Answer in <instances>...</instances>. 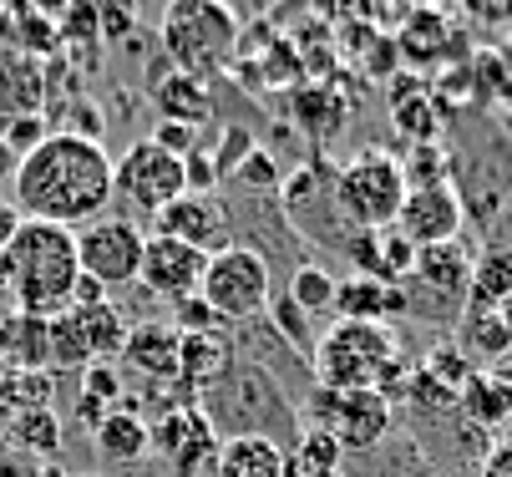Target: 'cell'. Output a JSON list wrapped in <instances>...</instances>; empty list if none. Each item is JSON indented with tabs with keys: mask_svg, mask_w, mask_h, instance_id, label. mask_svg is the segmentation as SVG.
<instances>
[{
	"mask_svg": "<svg viewBox=\"0 0 512 477\" xmlns=\"http://www.w3.org/2000/svg\"><path fill=\"white\" fill-rule=\"evenodd\" d=\"M11 203L21 219L61 224V229H87L92 219L107 214L112 203V158L92 138H71V132H51L41 148H31L16 168Z\"/></svg>",
	"mask_w": 512,
	"mask_h": 477,
	"instance_id": "cell-1",
	"label": "cell"
},
{
	"mask_svg": "<svg viewBox=\"0 0 512 477\" xmlns=\"http://www.w3.org/2000/svg\"><path fill=\"white\" fill-rule=\"evenodd\" d=\"M82 285V259H77V234L61 224L26 219L16 239L0 249V290L11 295V310L26 315H61L77 300Z\"/></svg>",
	"mask_w": 512,
	"mask_h": 477,
	"instance_id": "cell-2",
	"label": "cell"
},
{
	"mask_svg": "<svg viewBox=\"0 0 512 477\" xmlns=\"http://www.w3.org/2000/svg\"><path fill=\"white\" fill-rule=\"evenodd\" d=\"M198 412L213 427L218 442L229 437H269L279 447H289L305 432V417L295 396H289L264 366L254 361H234L213 386L198 391Z\"/></svg>",
	"mask_w": 512,
	"mask_h": 477,
	"instance_id": "cell-3",
	"label": "cell"
},
{
	"mask_svg": "<svg viewBox=\"0 0 512 477\" xmlns=\"http://www.w3.org/2000/svg\"><path fill=\"white\" fill-rule=\"evenodd\" d=\"M310 371H315V386L325 391H381L396 406L406 386V356H401L396 325L335 320L330 330H320Z\"/></svg>",
	"mask_w": 512,
	"mask_h": 477,
	"instance_id": "cell-4",
	"label": "cell"
},
{
	"mask_svg": "<svg viewBox=\"0 0 512 477\" xmlns=\"http://www.w3.org/2000/svg\"><path fill=\"white\" fill-rule=\"evenodd\" d=\"M239 41H244V26L229 0H168L163 51L173 61V72H183L193 82L224 77L239 56Z\"/></svg>",
	"mask_w": 512,
	"mask_h": 477,
	"instance_id": "cell-5",
	"label": "cell"
},
{
	"mask_svg": "<svg viewBox=\"0 0 512 477\" xmlns=\"http://www.w3.org/2000/svg\"><path fill=\"white\" fill-rule=\"evenodd\" d=\"M198 300L224 320L229 330L234 325H249V320H259L264 310H269V300H274V269H269V259L259 254V249H249V244H229V249H218V254H208V264H203V280H198Z\"/></svg>",
	"mask_w": 512,
	"mask_h": 477,
	"instance_id": "cell-6",
	"label": "cell"
},
{
	"mask_svg": "<svg viewBox=\"0 0 512 477\" xmlns=\"http://www.w3.org/2000/svg\"><path fill=\"white\" fill-rule=\"evenodd\" d=\"M401 203H406V173L401 158H391L386 148H365L335 173V209L350 229L365 234L396 229Z\"/></svg>",
	"mask_w": 512,
	"mask_h": 477,
	"instance_id": "cell-7",
	"label": "cell"
},
{
	"mask_svg": "<svg viewBox=\"0 0 512 477\" xmlns=\"http://www.w3.org/2000/svg\"><path fill=\"white\" fill-rule=\"evenodd\" d=\"M300 417H310V427L330 432L340 442V452H376L391 427H396V406L381 391H325L315 386L300 401Z\"/></svg>",
	"mask_w": 512,
	"mask_h": 477,
	"instance_id": "cell-8",
	"label": "cell"
},
{
	"mask_svg": "<svg viewBox=\"0 0 512 477\" xmlns=\"http://www.w3.org/2000/svg\"><path fill=\"white\" fill-rule=\"evenodd\" d=\"M188 193V158L158 148L153 138L132 143L122 158H112V198H122L137 214H163L173 198Z\"/></svg>",
	"mask_w": 512,
	"mask_h": 477,
	"instance_id": "cell-9",
	"label": "cell"
},
{
	"mask_svg": "<svg viewBox=\"0 0 512 477\" xmlns=\"http://www.w3.org/2000/svg\"><path fill=\"white\" fill-rule=\"evenodd\" d=\"M142 244H148V234H142L132 219H117V214L92 219L87 229H77L82 275L97 280L102 290H122V285H132V280H137V269H142Z\"/></svg>",
	"mask_w": 512,
	"mask_h": 477,
	"instance_id": "cell-10",
	"label": "cell"
},
{
	"mask_svg": "<svg viewBox=\"0 0 512 477\" xmlns=\"http://www.w3.org/2000/svg\"><path fill=\"white\" fill-rule=\"evenodd\" d=\"M396 51L401 66L411 77L426 72H447V66H462V31L452 11H436V6H411L401 31H396Z\"/></svg>",
	"mask_w": 512,
	"mask_h": 477,
	"instance_id": "cell-11",
	"label": "cell"
},
{
	"mask_svg": "<svg viewBox=\"0 0 512 477\" xmlns=\"http://www.w3.org/2000/svg\"><path fill=\"white\" fill-rule=\"evenodd\" d=\"M467 209L452 183H431V188H406V203L396 214V234L411 249H431V244H452L462 239Z\"/></svg>",
	"mask_w": 512,
	"mask_h": 477,
	"instance_id": "cell-12",
	"label": "cell"
},
{
	"mask_svg": "<svg viewBox=\"0 0 512 477\" xmlns=\"http://www.w3.org/2000/svg\"><path fill=\"white\" fill-rule=\"evenodd\" d=\"M158 234L178 239L198 254H218L234 244V214L218 193H183L158 214Z\"/></svg>",
	"mask_w": 512,
	"mask_h": 477,
	"instance_id": "cell-13",
	"label": "cell"
},
{
	"mask_svg": "<svg viewBox=\"0 0 512 477\" xmlns=\"http://www.w3.org/2000/svg\"><path fill=\"white\" fill-rule=\"evenodd\" d=\"M203 264L208 254L178 244V239H163V234H148V244H142V269H137V285L168 300V305H183L198 295V280H203Z\"/></svg>",
	"mask_w": 512,
	"mask_h": 477,
	"instance_id": "cell-14",
	"label": "cell"
},
{
	"mask_svg": "<svg viewBox=\"0 0 512 477\" xmlns=\"http://www.w3.org/2000/svg\"><path fill=\"white\" fill-rule=\"evenodd\" d=\"M178 346H183V330L173 320H142L127 330L117 371L132 376L137 386H168L178 381Z\"/></svg>",
	"mask_w": 512,
	"mask_h": 477,
	"instance_id": "cell-15",
	"label": "cell"
},
{
	"mask_svg": "<svg viewBox=\"0 0 512 477\" xmlns=\"http://www.w3.org/2000/svg\"><path fill=\"white\" fill-rule=\"evenodd\" d=\"M148 432H153V452L173 467V477H198L218 457V437L203 422L198 406H183V412H168V417L148 422Z\"/></svg>",
	"mask_w": 512,
	"mask_h": 477,
	"instance_id": "cell-16",
	"label": "cell"
},
{
	"mask_svg": "<svg viewBox=\"0 0 512 477\" xmlns=\"http://www.w3.org/2000/svg\"><path fill=\"white\" fill-rule=\"evenodd\" d=\"M472 264H477V249L467 239H452V244H431V249H416V269L411 280L421 290H431L436 300H462L467 305V290H472Z\"/></svg>",
	"mask_w": 512,
	"mask_h": 477,
	"instance_id": "cell-17",
	"label": "cell"
},
{
	"mask_svg": "<svg viewBox=\"0 0 512 477\" xmlns=\"http://www.w3.org/2000/svg\"><path fill=\"white\" fill-rule=\"evenodd\" d=\"M0 371H51V320L0 310Z\"/></svg>",
	"mask_w": 512,
	"mask_h": 477,
	"instance_id": "cell-18",
	"label": "cell"
},
{
	"mask_svg": "<svg viewBox=\"0 0 512 477\" xmlns=\"http://www.w3.org/2000/svg\"><path fill=\"white\" fill-rule=\"evenodd\" d=\"M406 310H411L406 285H386V280H371V275H350V280L335 285V320H376V325H391Z\"/></svg>",
	"mask_w": 512,
	"mask_h": 477,
	"instance_id": "cell-19",
	"label": "cell"
},
{
	"mask_svg": "<svg viewBox=\"0 0 512 477\" xmlns=\"http://www.w3.org/2000/svg\"><path fill=\"white\" fill-rule=\"evenodd\" d=\"M46 107V66L26 51L0 56V122L31 117Z\"/></svg>",
	"mask_w": 512,
	"mask_h": 477,
	"instance_id": "cell-20",
	"label": "cell"
},
{
	"mask_svg": "<svg viewBox=\"0 0 512 477\" xmlns=\"http://www.w3.org/2000/svg\"><path fill=\"white\" fill-rule=\"evenodd\" d=\"M239 361V346L229 330H203V335H183L178 346V381H188L193 391L213 386L229 366Z\"/></svg>",
	"mask_w": 512,
	"mask_h": 477,
	"instance_id": "cell-21",
	"label": "cell"
},
{
	"mask_svg": "<svg viewBox=\"0 0 512 477\" xmlns=\"http://www.w3.org/2000/svg\"><path fill=\"white\" fill-rule=\"evenodd\" d=\"M92 447L97 457L107 462H137V457H148L153 452V432H148V417L137 412V406H112V412L92 427Z\"/></svg>",
	"mask_w": 512,
	"mask_h": 477,
	"instance_id": "cell-22",
	"label": "cell"
},
{
	"mask_svg": "<svg viewBox=\"0 0 512 477\" xmlns=\"http://www.w3.org/2000/svg\"><path fill=\"white\" fill-rule=\"evenodd\" d=\"M153 107L163 112V122H183V127H208L213 122V97H208V82H193L183 72H168L163 82L148 87Z\"/></svg>",
	"mask_w": 512,
	"mask_h": 477,
	"instance_id": "cell-23",
	"label": "cell"
},
{
	"mask_svg": "<svg viewBox=\"0 0 512 477\" xmlns=\"http://www.w3.org/2000/svg\"><path fill=\"white\" fill-rule=\"evenodd\" d=\"M213 477H284V447L269 437H229L218 442Z\"/></svg>",
	"mask_w": 512,
	"mask_h": 477,
	"instance_id": "cell-24",
	"label": "cell"
},
{
	"mask_svg": "<svg viewBox=\"0 0 512 477\" xmlns=\"http://www.w3.org/2000/svg\"><path fill=\"white\" fill-rule=\"evenodd\" d=\"M447 107L431 97V87L421 82L416 92H406V97H396L391 102V122H396V132L416 148V143H442V127H447Z\"/></svg>",
	"mask_w": 512,
	"mask_h": 477,
	"instance_id": "cell-25",
	"label": "cell"
},
{
	"mask_svg": "<svg viewBox=\"0 0 512 477\" xmlns=\"http://www.w3.org/2000/svg\"><path fill=\"white\" fill-rule=\"evenodd\" d=\"M340 472H345V452L320 427H305L284 447V477H340Z\"/></svg>",
	"mask_w": 512,
	"mask_h": 477,
	"instance_id": "cell-26",
	"label": "cell"
},
{
	"mask_svg": "<svg viewBox=\"0 0 512 477\" xmlns=\"http://www.w3.org/2000/svg\"><path fill=\"white\" fill-rule=\"evenodd\" d=\"M0 437L11 447H21L31 462L51 467V457L61 452V417H56V406H46V412H21V417L0 422Z\"/></svg>",
	"mask_w": 512,
	"mask_h": 477,
	"instance_id": "cell-27",
	"label": "cell"
},
{
	"mask_svg": "<svg viewBox=\"0 0 512 477\" xmlns=\"http://www.w3.org/2000/svg\"><path fill=\"white\" fill-rule=\"evenodd\" d=\"M512 300V249H497L487 244L472 264V290H467V305L472 310H502Z\"/></svg>",
	"mask_w": 512,
	"mask_h": 477,
	"instance_id": "cell-28",
	"label": "cell"
},
{
	"mask_svg": "<svg viewBox=\"0 0 512 477\" xmlns=\"http://www.w3.org/2000/svg\"><path fill=\"white\" fill-rule=\"evenodd\" d=\"M512 346V330H507V320H502V310H462V330H457V351L467 356V361H497L502 351Z\"/></svg>",
	"mask_w": 512,
	"mask_h": 477,
	"instance_id": "cell-29",
	"label": "cell"
},
{
	"mask_svg": "<svg viewBox=\"0 0 512 477\" xmlns=\"http://www.w3.org/2000/svg\"><path fill=\"white\" fill-rule=\"evenodd\" d=\"M457 412L472 422V427H502L512 417V391L502 381H492L487 371H472L467 386L457 391Z\"/></svg>",
	"mask_w": 512,
	"mask_h": 477,
	"instance_id": "cell-30",
	"label": "cell"
},
{
	"mask_svg": "<svg viewBox=\"0 0 512 477\" xmlns=\"http://www.w3.org/2000/svg\"><path fill=\"white\" fill-rule=\"evenodd\" d=\"M46 406H56L51 371H0V422L21 412H46Z\"/></svg>",
	"mask_w": 512,
	"mask_h": 477,
	"instance_id": "cell-31",
	"label": "cell"
},
{
	"mask_svg": "<svg viewBox=\"0 0 512 477\" xmlns=\"http://www.w3.org/2000/svg\"><path fill=\"white\" fill-rule=\"evenodd\" d=\"M264 315H269V330H274V335H279V340H284V346L295 351V356H305V361L315 356V346H320V330H315V320H310L295 300H289L284 290H274V300H269V310H264Z\"/></svg>",
	"mask_w": 512,
	"mask_h": 477,
	"instance_id": "cell-32",
	"label": "cell"
},
{
	"mask_svg": "<svg viewBox=\"0 0 512 477\" xmlns=\"http://www.w3.org/2000/svg\"><path fill=\"white\" fill-rule=\"evenodd\" d=\"M335 285H340V280L330 275V269H320V264L310 259V264H300L295 275H289V290H284V295L295 300L310 320H320V315H335Z\"/></svg>",
	"mask_w": 512,
	"mask_h": 477,
	"instance_id": "cell-33",
	"label": "cell"
},
{
	"mask_svg": "<svg viewBox=\"0 0 512 477\" xmlns=\"http://www.w3.org/2000/svg\"><path fill=\"white\" fill-rule=\"evenodd\" d=\"M401 173H406V188L452 183V153H447L442 143H416V148L401 158Z\"/></svg>",
	"mask_w": 512,
	"mask_h": 477,
	"instance_id": "cell-34",
	"label": "cell"
},
{
	"mask_svg": "<svg viewBox=\"0 0 512 477\" xmlns=\"http://www.w3.org/2000/svg\"><path fill=\"white\" fill-rule=\"evenodd\" d=\"M56 41L61 46H102L97 0H71V6L56 16Z\"/></svg>",
	"mask_w": 512,
	"mask_h": 477,
	"instance_id": "cell-35",
	"label": "cell"
},
{
	"mask_svg": "<svg viewBox=\"0 0 512 477\" xmlns=\"http://www.w3.org/2000/svg\"><path fill=\"white\" fill-rule=\"evenodd\" d=\"M300 117H305L310 132L330 138V132H340V122H345V102H340L330 87H305V97H300Z\"/></svg>",
	"mask_w": 512,
	"mask_h": 477,
	"instance_id": "cell-36",
	"label": "cell"
},
{
	"mask_svg": "<svg viewBox=\"0 0 512 477\" xmlns=\"http://www.w3.org/2000/svg\"><path fill=\"white\" fill-rule=\"evenodd\" d=\"M82 401L112 412V406L127 401V376H122L117 366H107V361H102V366H87V371H82Z\"/></svg>",
	"mask_w": 512,
	"mask_h": 477,
	"instance_id": "cell-37",
	"label": "cell"
},
{
	"mask_svg": "<svg viewBox=\"0 0 512 477\" xmlns=\"http://www.w3.org/2000/svg\"><path fill=\"white\" fill-rule=\"evenodd\" d=\"M97 26L102 46H122L137 31V0H97Z\"/></svg>",
	"mask_w": 512,
	"mask_h": 477,
	"instance_id": "cell-38",
	"label": "cell"
},
{
	"mask_svg": "<svg viewBox=\"0 0 512 477\" xmlns=\"http://www.w3.org/2000/svg\"><path fill=\"white\" fill-rule=\"evenodd\" d=\"M0 138H6L21 158L31 153V148H41L46 138H51V122H46V112H31V117H11V122H0Z\"/></svg>",
	"mask_w": 512,
	"mask_h": 477,
	"instance_id": "cell-39",
	"label": "cell"
},
{
	"mask_svg": "<svg viewBox=\"0 0 512 477\" xmlns=\"http://www.w3.org/2000/svg\"><path fill=\"white\" fill-rule=\"evenodd\" d=\"M229 178H234L239 188H259V193H274V188L284 183V178H279V168H274V158H269L264 148H254V153H249V158H244V163H239Z\"/></svg>",
	"mask_w": 512,
	"mask_h": 477,
	"instance_id": "cell-40",
	"label": "cell"
},
{
	"mask_svg": "<svg viewBox=\"0 0 512 477\" xmlns=\"http://www.w3.org/2000/svg\"><path fill=\"white\" fill-rule=\"evenodd\" d=\"M477 477H512V437L487 442V452L477 462Z\"/></svg>",
	"mask_w": 512,
	"mask_h": 477,
	"instance_id": "cell-41",
	"label": "cell"
},
{
	"mask_svg": "<svg viewBox=\"0 0 512 477\" xmlns=\"http://www.w3.org/2000/svg\"><path fill=\"white\" fill-rule=\"evenodd\" d=\"M462 11L482 26H512V0H467Z\"/></svg>",
	"mask_w": 512,
	"mask_h": 477,
	"instance_id": "cell-42",
	"label": "cell"
},
{
	"mask_svg": "<svg viewBox=\"0 0 512 477\" xmlns=\"http://www.w3.org/2000/svg\"><path fill=\"white\" fill-rule=\"evenodd\" d=\"M0 477H41V462H31L21 447H11L0 437Z\"/></svg>",
	"mask_w": 512,
	"mask_h": 477,
	"instance_id": "cell-43",
	"label": "cell"
},
{
	"mask_svg": "<svg viewBox=\"0 0 512 477\" xmlns=\"http://www.w3.org/2000/svg\"><path fill=\"white\" fill-rule=\"evenodd\" d=\"M26 219H21V209L16 203H0V249H6L11 239H16V229H21Z\"/></svg>",
	"mask_w": 512,
	"mask_h": 477,
	"instance_id": "cell-44",
	"label": "cell"
},
{
	"mask_svg": "<svg viewBox=\"0 0 512 477\" xmlns=\"http://www.w3.org/2000/svg\"><path fill=\"white\" fill-rule=\"evenodd\" d=\"M16 168H21V153L0 138V183H16Z\"/></svg>",
	"mask_w": 512,
	"mask_h": 477,
	"instance_id": "cell-45",
	"label": "cell"
},
{
	"mask_svg": "<svg viewBox=\"0 0 512 477\" xmlns=\"http://www.w3.org/2000/svg\"><path fill=\"white\" fill-rule=\"evenodd\" d=\"M66 6H71V0H26V11H36V16H46V21H56Z\"/></svg>",
	"mask_w": 512,
	"mask_h": 477,
	"instance_id": "cell-46",
	"label": "cell"
},
{
	"mask_svg": "<svg viewBox=\"0 0 512 477\" xmlns=\"http://www.w3.org/2000/svg\"><path fill=\"white\" fill-rule=\"evenodd\" d=\"M497 61H502V72H507V87H512V41L497 46Z\"/></svg>",
	"mask_w": 512,
	"mask_h": 477,
	"instance_id": "cell-47",
	"label": "cell"
},
{
	"mask_svg": "<svg viewBox=\"0 0 512 477\" xmlns=\"http://www.w3.org/2000/svg\"><path fill=\"white\" fill-rule=\"evenodd\" d=\"M421 6H436V11H452V16H457V11L467 6V0H421Z\"/></svg>",
	"mask_w": 512,
	"mask_h": 477,
	"instance_id": "cell-48",
	"label": "cell"
},
{
	"mask_svg": "<svg viewBox=\"0 0 512 477\" xmlns=\"http://www.w3.org/2000/svg\"><path fill=\"white\" fill-rule=\"evenodd\" d=\"M41 477H66V472L61 467H41Z\"/></svg>",
	"mask_w": 512,
	"mask_h": 477,
	"instance_id": "cell-49",
	"label": "cell"
}]
</instances>
